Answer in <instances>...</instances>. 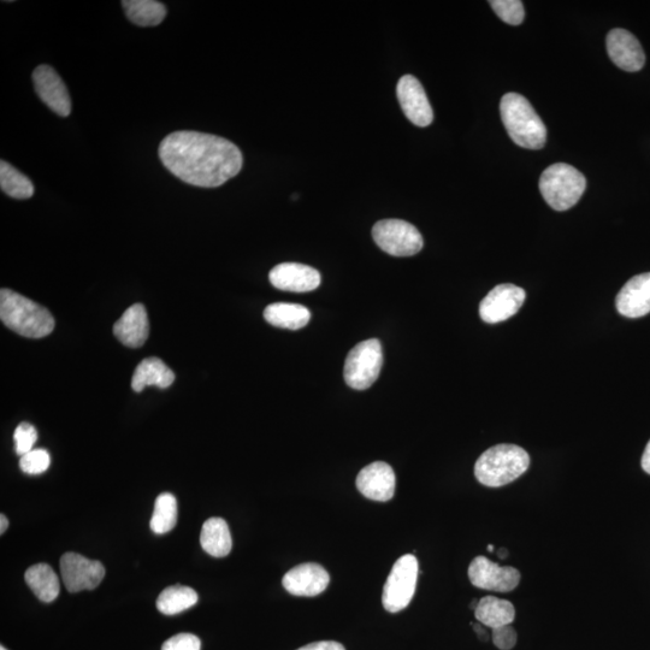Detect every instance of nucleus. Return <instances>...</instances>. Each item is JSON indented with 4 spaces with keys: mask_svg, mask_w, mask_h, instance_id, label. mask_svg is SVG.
<instances>
[{
    "mask_svg": "<svg viewBox=\"0 0 650 650\" xmlns=\"http://www.w3.org/2000/svg\"><path fill=\"white\" fill-rule=\"evenodd\" d=\"M298 650H346L339 642L334 641H322L307 644V646L301 647Z\"/></svg>",
    "mask_w": 650,
    "mask_h": 650,
    "instance_id": "34",
    "label": "nucleus"
},
{
    "mask_svg": "<svg viewBox=\"0 0 650 650\" xmlns=\"http://www.w3.org/2000/svg\"><path fill=\"white\" fill-rule=\"evenodd\" d=\"M122 7L128 20L140 27L161 25L167 16V8L156 0H123Z\"/></svg>",
    "mask_w": 650,
    "mask_h": 650,
    "instance_id": "25",
    "label": "nucleus"
},
{
    "mask_svg": "<svg viewBox=\"0 0 650 650\" xmlns=\"http://www.w3.org/2000/svg\"><path fill=\"white\" fill-rule=\"evenodd\" d=\"M0 650H8V649L5 648L4 646H2V647H0Z\"/></svg>",
    "mask_w": 650,
    "mask_h": 650,
    "instance_id": "40",
    "label": "nucleus"
},
{
    "mask_svg": "<svg viewBox=\"0 0 650 650\" xmlns=\"http://www.w3.org/2000/svg\"><path fill=\"white\" fill-rule=\"evenodd\" d=\"M177 523V500L173 494L163 493L158 496L151 519L153 533L163 535L175 528Z\"/></svg>",
    "mask_w": 650,
    "mask_h": 650,
    "instance_id": "28",
    "label": "nucleus"
},
{
    "mask_svg": "<svg viewBox=\"0 0 650 650\" xmlns=\"http://www.w3.org/2000/svg\"><path fill=\"white\" fill-rule=\"evenodd\" d=\"M383 353L380 340L360 342L348 353L344 369L345 381L353 389L365 390L380 376Z\"/></svg>",
    "mask_w": 650,
    "mask_h": 650,
    "instance_id": "7",
    "label": "nucleus"
},
{
    "mask_svg": "<svg viewBox=\"0 0 650 650\" xmlns=\"http://www.w3.org/2000/svg\"><path fill=\"white\" fill-rule=\"evenodd\" d=\"M8 527H9V520L7 517L4 516V514H2V516H0V534L3 535L5 531H7Z\"/></svg>",
    "mask_w": 650,
    "mask_h": 650,
    "instance_id": "37",
    "label": "nucleus"
},
{
    "mask_svg": "<svg viewBox=\"0 0 650 650\" xmlns=\"http://www.w3.org/2000/svg\"><path fill=\"white\" fill-rule=\"evenodd\" d=\"M35 91L43 102L57 115L67 117L72 112L67 86L50 65H39L33 73Z\"/></svg>",
    "mask_w": 650,
    "mask_h": 650,
    "instance_id": "13",
    "label": "nucleus"
},
{
    "mask_svg": "<svg viewBox=\"0 0 650 650\" xmlns=\"http://www.w3.org/2000/svg\"><path fill=\"white\" fill-rule=\"evenodd\" d=\"M398 99L404 114L418 127H428L434 120L427 93L415 76L405 75L399 80Z\"/></svg>",
    "mask_w": 650,
    "mask_h": 650,
    "instance_id": "12",
    "label": "nucleus"
},
{
    "mask_svg": "<svg viewBox=\"0 0 650 650\" xmlns=\"http://www.w3.org/2000/svg\"><path fill=\"white\" fill-rule=\"evenodd\" d=\"M330 576L323 566L306 563L293 567L282 579L283 587L295 596H317L328 588Z\"/></svg>",
    "mask_w": 650,
    "mask_h": 650,
    "instance_id": "16",
    "label": "nucleus"
},
{
    "mask_svg": "<svg viewBox=\"0 0 650 650\" xmlns=\"http://www.w3.org/2000/svg\"><path fill=\"white\" fill-rule=\"evenodd\" d=\"M356 484L365 498L381 502L392 500L395 493L394 470L387 463H372L359 472Z\"/></svg>",
    "mask_w": 650,
    "mask_h": 650,
    "instance_id": "17",
    "label": "nucleus"
},
{
    "mask_svg": "<svg viewBox=\"0 0 650 650\" xmlns=\"http://www.w3.org/2000/svg\"><path fill=\"white\" fill-rule=\"evenodd\" d=\"M530 466L527 451L516 445H498L487 449L475 465L477 481L486 487L499 488L516 481Z\"/></svg>",
    "mask_w": 650,
    "mask_h": 650,
    "instance_id": "4",
    "label": "nucleus"
},
{
    "mask_svg": "<svg viewBox=\"0 0 650 650\" xmlns=\"http://www.w3.org/2000/svg\"><path fill=\"white\" fill-rule=\"evenodd\" d=\"M0 319L5 327L29 339L45 338L55 329L49 310L5 288L0 291Z\"/></svg>",
    "mask_w": 650,
    "mask_h": 650,
    "instance_id": "2",
    "label": "nucleus"
},
{
    "mask_svg": "<svg viewBox=\"0 0 650 650\" xmlns=\"http://www.w3.org/2000/svg\"><path fill=\"white\" fill-rule=\"evenodd\" d=\"M118 341L130 348L144 346L150 335L149 316L143 304H134L114 325Z\"/></svg>",
    "mask_w": 650,
    "mask_h": 650,
    "instance_id": "19",
    "label": "nucleus"
},
{
    "mask_svg": "<svg viewBox=\"0 0 650 650\" xmlns=\"http://www.w3.org/2000/svg\"><path fill=\"white\" fill-rule=\"evenodd\" d=\"M202 642L193 634H179L169 638L162 646V650H200Z\"/></svg>",
    "mask_w": 650,
    "mask_h": 650,
    "instance_id": "32",
    "label": "nucleus"
},
{
    "mask_svg": "<svg viewBox=\"0 0 650 650\" xmlns=\"http://www.w3.org/2000/svg\"><path fill=\"white\" fill-rule=\"evenodd\" d=\"M372 238L382 251L393 257H411L422 251L424 241L419 230L401 220H383L372 228Z\"/></svg>",
    "mask_w": 650,
    "mask_h": 650,
    "instance_id": "8",
    "label": "nucleus"
},
{
    "mask_svg": "<svg viewBox=\"0 0 650 650\" xmlns=\"http://www.w3.org/2000/svg\"><path fill=\"white\" fill-rule=\"evenodd\" d=\"M525 291L518 286L505 285L496 286L481 301L480 316L482 321L489 324H496L507 321L520 310L524 304Z\"/></svg>",
    "mask_w": 650,
    "mask_h": 650,
    "instance_id": "11",
    "label": "nucleus"
},
{
    "mask_svg": "<svg viewBox=\"0 0 650 650\" xmlns=\"http://www.w3.org/2000/svg\"><path fill=\"white\" fill-rule=\"evenodd\" d=\"M489 4L507 25L519 26L524 21L525 11L520 0H492Z\"/></svg>",
    "mask_w": 650,
    "mask_h": 650,
    "instance_id": "29",
    "label": "nucleus"
},
{
    "mask_svg": "<svg viewBox=\"0 0 650 650\" xmlns=\"http://www.w3.org/2000/svg\"><path fill=\"white\" fill-rule=\"evenodd\" d=\"M198 600L199 596L194 589L185 585H173L158 596L157 608L165 616H175L192 608Z\"/></svg>",
    "mask_w": 650,
    "mask_h": 650,
    "instance_id": "26",
    "label": "nucleus"
},
{
    "mask_svg": "<svg viewBox=\"0 0 650 650\" xmlns=\"http://www.w3.org/2000/svg\"><path fill=\"white\" fill-rule=\"evenodd\" d=\"M469 578L478 589L510 593L518 587L520 573L512 566H500L486 557H477L470 564Z\"/></svg>",
    "mask_w": 650,
    "mask_h": 650,
    "instance_id": "10",
    "label": "nucleus"
},
{
    "mask_svg": "<svg viewBox=\"0 0 650 650\" xmlns=\"http://www.w3.org/2000/svg\"><path fill=\"white\" fill-rule=\"evenodd\" d=\"M500 112L508 135L523 149L540 150L546 145L547 128L541 117L518 93H507L501 99Z\"/></svg>",
    "mask_w": 650,
    "mask_h": 650,
    "instance_id": "3",
    "label": "nucleus"
},
{
    "mask_svg": "<svg viewBox=\"0 0 650 650\" xmlns=\"http://www.w3.org/2000/svg\"><path fill=\"white\" fill-rule=\"evenodd\" d=\"M200 545L204 551L215 558H224L232 551V535L226 520L210 518L203 525Z\"/></svg>",
    "mask_w": 650,
    "mask_h": 650,
    "instance_id": "21",
    "label": "nucleus"
},
{
    "mask_svg": "<svg viewBox=\"0 0 650 650\" xmlns=\"http://www.w3.org/2000/svg\"><path fill=\"white\" fill-rule=\"evenodd\" d=\"M472 625H474V629L477 632L478 637L482 638L483 641H488V634L487 631L483 628L484 625L481 623Z\"/></svg>",
    "mask_w": 650,
    "mask_h": 650,
    "instance_id": "36",
    "label": "nucleus"
},
{
    "mask_svg": "<svg viewBox=\"0 0 650 650\" xmlns=\"http://www.w3.org/2000/svg\"><path fill=\"white\" fill-rule=\"evenodd\" d=\"M0 188L14 199L32 198L35 192L33 182L9 163L0 162Z\"/></svg>",
    "mask_w": 650,
    "mask_h": 650,
    "instance_id": "27",
    "label": "nucleus"
},
{
    "mask_svg": "<svg viewBox=\"0 0 650 650\" xmlns=\"http://www.w3.org/2000/svg\"><path fill=\"white\" fill-rule=\"evenodd\" d=\"M63 583L70 593L93 590L102 583L105 569L102 563L78 553H67L61 558Z\"/></svg>",
    "mask_w": 650,
    "mask_h": 650,
    "instance_id": "9",
    "label": "nucleus"
},
{
    "mask_svg": "<svg viewBox=\"0 0 650 650\" xmlns=\"http://www.w3.org/2000/svg\"><path fill=\"white\" fill-rule=\"evenodd\" d=\"M419 573L415 555L406 554L394 564L382 594V604L389 613L405 610L415 595Z\"/></svg>",
    "mask_w": 650,
    "mask_h": 650,
    "instance_id": "6",
    "label": "nucleus"
},
{
    "mask_svg": "<svg viewBox=\"0 0 650 650\" xmlns=\"http://www.w3.org/2000/svg\"><path fill=\"white\" fill-rule=\"evenodd\" d=\"M475 617L478 623L493 630L500 626L511 625L516 617V610L510 601L486 596L478 601Z\"/></svg>",
    "mask_w": 650,
    "mask_h": 650,
    "instance_id": "22",
    "label": "nucleus"
},
{
    "mask_svg": "<svg viewBox=\"0 0 650 650\" xmlns=\"http://www.w3.org/2000/svg\"><path fill=\"white\" fill-rule=\"evenodd\" d=\"M269 280L281 291L306 293L315 291L321 285V274L309 265L282 263L270 271Z\"/></svg>",
    "mask_w": 650,
    "mask_h": 650,
    "instance_id": "15",
    "label": "nucleus"
},
{
    "mask_svg": "<svg viewBox=\"0 0 650 650\" xmlns=\"http://www.w3.org/2000/svg\"><path fill=\"white\" fill-rule=\"evenodd\" d=\"M175 381L173 370L159 358H147L141 362L134 371L132 388L134 392L140 393L147 386H156L167 389Z\"/></svg>",
    "mask_w": 650,
    "mask_h": 650,
    "instance_id": "20",
    "label": "nucleus"
},
{
    "mask_svg": "<svg viewBox=\"0 0 650 650\" xmlns=\"http://www.w3.org/2000/svg\"><path fill=\"white\" fill-rule=\"evenodd\" d=\"M264 318L277 328L298 330L310 322L311 313L307 307L299 304L275 303L264 310Z\"/></svg>",
    "mask_w": 650,
    "mask_h": 650,
    "instance_id": "23",
    "label": "nucleus"
},
{
    "mask_svg": "<svg viewBox=\"0 0 650 650\" xmlns=\"http://www.w3.org/2000/svg\"><path fill=\"white\" fill-rule=\"evenodd\" d=\"M28 587L38 596V599L46 602L55 601L59 595V578L52 567L47 564H37L29 567L25 575Z\"/></svg>",
    "mask_w": 650,
    "mask_h": 650,
    "instance_id": "24",
    "label": "nucleus"
},
{
    "mask_svg": "<svg viewBox=\"0 0 650 650\" xmlns=\"http://www.w3.org/2000/svg\"><path fill=\"white\" fill-rule=\"evenodd\" d=\"M38 440L37 429L29 423H21L14 433L15 451L22 457L34 449Z\"/></svg>",
    "mask_w": 650,
    "mask_h": 650,
    "instance_id": "31",
    "label": "nucleus"
},
{
    "mask_svg": "<svg viewBox=\"0 0 650 650\" xmlns=\"http://www.w3.org/2000/svg\"><path fill=\"white\" fill-rule=\"evenodd\" d=\"M607 51L612 62L625 72H640L646 63V55L634 34L625 29H613L607 35Z\"/></svg>",
    "mask_w": 650,
    "mask_h": 650,
    "instance_id": "14",
    "label": "nucleus"
},
{
    "mask_svg": "<svg viewBox=\"0 0 650 650\" xmlns=\"http://www.w3.org/2000/svg\"><path fill=\"white\" fill-rule=\"evenodd\" d=\"M507 555H508L507 549L501 548L499 551V557L501 559H506Z\"/></svg>",
    "mask_w": 650,
    "mask_h": 650,
    "instance_id": "38",
    "label": "nucleus"
},
{
    "mask_svg": "<svg viewBox=\"0 0 650 650\" xmlns=\"http://www.w3.org/2000/svg\"><path fill=\"white\" fill-rule=\"evenodd\" d=\"M51 457L45 449H33V451L22 455L20 468L27 475H41L50 468Z\"/></svg>",
    "mask_w": 650,
    "mask_h": 650,
    "instance_id": "30",
    "label": "nucleus"
},
{
    "mask_svg": "<svg viewBox=\"0 0 650 650\" xmlns=\"http://www.w3.org/2000/svg\"><path fill=\"white\" fill-rule=\"evenodd\" d=\"M587 188V180L581 171L565 163L553 164L543 171L540 191L546 203L557 211L570 210Z\"/></svg>",
    "mask_w": 650,
    "mask_h": 650,
    "instance_id": "5",
    "label": "nucleus"
},
{
    "mask_svg": "<svg viewBox=\"0 0 650 650\" xmlns=\"http://www.w3.org/2000/svg\"><path fill=\"white\" fill-rule=\"evenodd\" d=\"M642 469L650 475V441L642 455Z\"/></svg>",
    "mask_w": 650,
    "mask_h": 650,
    "instance_id": "35",
    "label": "nucleus"
},
{
    "mask_svg": "<svg viewBox=\"0 0 650 650\" xmlns=\"http://www.w3.org/2000/svg\"><path fill=\"white\" fill-rule=\"evenodd\" d=\"M492 640L500 650H511L517 644L518 636L511 625L493 629Z\"/></svg>",
    "mask_w": 650,
    "mask_h": 650,
    "instance_id": "33",
    "label": "nucleus"
},
{
    "mask_svg": "<svg viewBox=\"0 0 650 650\" xmlns=\"http://www.w3.org/2000/svg\"><path fill=\"white\" fill-rule=\"evenodd\" d=\"M620 315L640 318L650 312V273L637 275L625 283L616 299Z\"/></svg>",
    "mask_w": 650,
    "mask_h": 650,
    "instance_id": "18",
    "label": "nucleus"
},
{
    "mask_svg": "<svg viewBox=\"0 0 650 650\" xmlns=\"http://www.w3.org/2000/svg\"><path fill=\"white\" fill-rule=\"evenodd\" d=\"M488 551L489 552H494V546H488Z\"/></svg>",
    "mask_w": 650,
    "mask_h": 650,
    "instance_id": "39",
    "label": "nucleus"
},
{
    "mask_svg": "<svg viewBox=\"0 0 650 650\" xmlns=\"http://www.w3.org/2000/svg\"><path fill=\"white\" fill-rule=\"evenodd\" d=\"M158 153L164 167L177 179L203 188L224 185L240 173L244 163L232 141L191 130L168 135Z\"/></svg>",
    "mask_w": 650,
    "mask_h": 650,
    "instance_id": "1",
    "label": "nucleus"
}]
</instances>
